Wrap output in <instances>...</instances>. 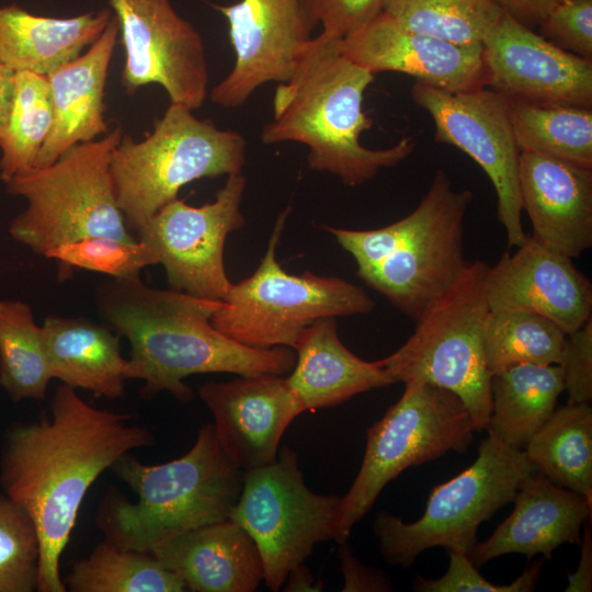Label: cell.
Wrapping results in <instances>:
<instances>
[{
	"mask_svg": "<svg viewBox=\"0 0 592 592\" xmlns=\"http://www.w3.org/2000/svg\"><path fill=\"white\" fill-rule=\"evenodd\" d=\"M153 442L151 431L133 423L130 414L95 408L65 384L55 390L50 419L8 431L0 482L36 527L37 591H67L60 556L89 488L122 456Z\"/></svg>",
	"mask_w": 592,
	"mask_h": 592,
	"instance_id": "6da1fadb",
	"label": "cell"
},
{
	"mask_svg": "<svg viewBox=\"0 0 592 592\" xmlns=\"http://www.w3.org/2000/svg\"><path fill=\"white\" fill-rule=\"evenodd\" d=\"M95 300L103 320L128 340L129 379L144 382V396L168 391L187 403L191 375H286L296 362L291 348H249L218 331L210 319L221 300L150 287L139 276L102 283Z\"/></svg>",
	"mask_w": 592,
	"mask_h": 592,
	"instance_id": "7a4b0ae2",
	"label": "cell"
},
{
	"mask_svg": "<svg viewBox=\"0 0 592 592\" xmlns=\"http://www.w3.org/2000/svg\"><path fill=\"white\" fill-rule=\"evenodd\" d=\"M374 77L341 53L338 38L312 37L291 79L275 89L273 119L262 128L261 141L304 144L310 169L334 174L348 186L368 182L414 149L411 136L385 149L361 144L362 133L373 125L363 96Z\"/></svg>",
	"mask_w": 592,
	"mask_h": 592,
	"instance_id": "3957f363",
	"label": "cell"
},
{
	"mask_svg": "<svg viewBox=\"0 0 592 592\" xmlns=\"http://www.w3.org/2000/svg\"><path fill=\"white\" fill-rule=\"evenodd\" d=\"M137 496L136 502L109 490L96 525L104 539L124 549L151 553L190 530L229 519L242 488L243 471L221 449L212 423L181 457L158 465L130 453L111 467Z\"/></svg>",
	"mask_w": 592,
	"mask_h": 592,
	"instance_id": "277c9868",
	"label": "cell"
},
{
	"mask_svg": "<svg viewBox=\"0 0 592 592\" xmlns=\"http://www.w3.org/2000/svg\"><path fill=\"white\" fill-rule=\"evenodd\" d=\"M122 137L117 126L99 139L71 147L53 163L27 169L4 183L10 194L27 203L12 219L10 236L44 257L87 237L137 240L118 207L110 171Z\"/></svg>",
	"mask_w": 592,
	"mask_h": 592,
	"instance_id": "5b68a950",
	"label": "cell"
},
{
	"mask_svg": "<svg viewBox=\"0 0 592 592\" xmlns=\"http://www.w3.org/2000/svg\"><path fill=\"white\" fill-rule=\"evenodd\" d=\"M244 163L246 139L240 133L220 129L170 102L144 140L123 135L110 171L125 224L137 234L185 184L239 173Z\"/></svg>",
	"mask_w": 592,
	"mask_h": 592,
	"instance_id": "8992f818",
	"label": "cell"
},
{
	"mask_svg": "<svg viewBox=\"0 0 592 592\" xmlns=\"http://www.w3.org/2000/svg\"><path fill=\"white\" fill-rule=\"evenodd\" d=\"M488 267L481 260L467 262L456 280L422 311L408 340L378 360L395 383L419 380L457 395L477 432L487 429L491 413V375L483 345L490 311Z\"/></svg>",
	"mask_w": 592,
	"mask_h": 592,
	"instance_id": "52a82bcc",
	"label": "cell"
},
{
	"mask_svg": "<svg viewBox=\"0 0 592 592\" xmlns=\"http://www.w3.org/2000/svg\"><path fill=\"white\" fill-rule=\"evenodd\" d=\"M291 207L277 217L254 273L232 284L212 316L213 326L242 345L294 350L303 331L321 318L366 315L375 303L360 286L308 271L289 274L276 259Z\"/></svg>",
	"mask_w": 592,
	"mask_h": 592,
	"instance_id": "ba28073f",
	"label": "cell"
},
{
	"mask_svg": "<svg viewBox=\"0 0 592 592\" xmlns=\"http://www.w3.org/2000/svg\"><path fill=\"white\" fill-rule=\"evenodd\" d=\"M537 473L524 449H515L488 434L476 460L431 491L422 516L406 523L380 511L373 531L387 563L410 567L426 549L444 547L469 554L479 525L513 502L517 490Z\"/></svg>",
	"mask_w": 592,
	"mask_h": 592,
	"instance_id": "9c48e42d",
	"label": "cell"
},
{
	"mask_svg": "<svg viewBox=\"0 0 592 592\" xmlns=\"http://www.w3.org/2000/svg\"><path fill=\"white\" fill-rule=\"evenodd\" d=\"M475 431L457 395L424 382L406 383L399 400L366 431L360 470L340 497L333 540H348L383 489L405 469L448 452H466Z\"/></svg>",
	"mask_w": 592,
	"mask_h": 592,
	"instance_id": "30bf717a",
	"label": "cell"
},
{
	"mask_svg": "<svg viewBox=\"0 0 592 592\" xmlns=\"http://www.w3.org/2000/svg\"><path fill=\"white\" fill-rule=\"evenodd\" d=\"M340 497L311 491L289 446L270 465L243 471L240 496L229 520L254 540L263 565V581L283 588L289 571L332 539Z\"/></svg>",
	"mask_w": 592,
	"mask_h": 592,
	"instance_id": "8fae6325",
	"label": "cell"
},
{
	"mask_svg": "<svg viewBox=\"0 0 592 592\" xmlns=\"http://www.w3.org/2000/svg\"><path fill=\"white\" fill-rule=\"evenodd\" d=\"M473 200L469 190H454L447 173L437 170L412 210L413 224L405 238L383 261L356 275L417 320L467 263L464 223Z\"/></svg>",
	"mask_w": 592,
	"mask_h": 592,
	"instance_id": "7c38bea8",
	"label": "cell"
},
{
	"mask_svg": "<svg viewBox=\"0 0 592 592\" xmlns=\"http://www.w3.org/2000/svg\"><path fill=\"white\" fill-rule=\"evenodd\" d=\"M411 98L431 115L435 141L457 147L486 172L497 193V215L508 246H521L527 237L521 220V151L514 138L508 99L485 87L448 92L420 81L412 86Z\"/></svg>",
	"mask_w": 592,
	"mask_h": 592,
	"instance_id": "4fadbf2b",
	"label": "cell"
},
{
	"mask_svg": "<svg viewBox=\"0 0 592 592\" xmlns=\"http://www.w3.org/2000/svg\"><path fill=\"white\" fill-rule=\"evenodd\" d=\"M247 185L242 172L227 175L212 203L195 207L175 198L158 210L136 238L157 255L170 288L224 300L232 283L225 267L230 232L244 226L240 204Z\"/></svg>",
	"mask_w": 592,
	"mask_h": 592,
	"instance_id": "5bb4252c",
	"label": "cell"
},
{
	"mask_svg": "<svg viewBox=\"0 0 592 592\" xmlns=\"http://www.w3.org/2000/svg\"><path fill=\"white\" fill-rule=\"evenodd\" d=\"M119 25L125 62L121 82L127 94L159 84L170 102L200 109L209 72L203 38L170 0H109Z\"/></svg>",
	"mask_w": 592,
	"mask_h": 592,
	"instance_id": "9a60e30c",
	"label": "cell"
},
{
	"mask_svg": "<svg viewBox=\"0 0 592 592\" xmlns=\"http://www.w3.org/2000/svg\"><path fill=\"white\" fill-rule=\"evenodd\" d=\"M229 25L231 71L210 90L213 103L235 109L261 86L286 82L318 24L308 0H240L223 5L203 0Z\"/></svg>",
	"mask_w": 592,
	"mask_h": 592,
	"instance_id": "2e32d148",
	"label": "cell"
},
{
	"mask_svg": "<svg viewBox=\"0 0 592 592\" xmlns=\"http://www.w3.org/2000/svg\"><path fill=\"white\" fill-rule=\"evenodd\" d=\"M486 86L510 101L592 107V60L503 13L482 42Z\"/></svg>",
	"mask_w": 592,
	"mask_h": 592,
	"instance_id": "e0dca14e",
	"label": "cell"
},
{
	"mask_svg": "<svg viewBox=\"0 0 592 592\" xmlns=\"http://www.w3.org/2000/svg\"><path fill=\"white\" fill-rule=\"evenodd\" d=\"M198 396L213 414L221 449L242 471L274 463L285 431L306 411L286 377L272 373L207 382Z\"/></svg>",
	"mask_w": 592,
	"mask_h": 592,
	"instance_id": "ac0fdd59",
	"label": "cell"
},
{
	"mask_svg": "<svg viewBox=\"0 0 592 592\" xmlns=\"http://www.w3.org/2000/svg\"><path fill=\"white\" fill-rule=\"evenodd\" d=\"M339 47L373 75L401 72L448 92L486 87L482 45L463 46L411 31L385 11L360 32L339 39Z\"/></svg>",
	"mask_w": 592,
	"mask_h": 592,
	"instance_id": "d6986e66",
	"label": "cell"
},
{
	"mask_svg": "<svg viewBox=\"0 0 592 592\" xmlns=\"http://www.w3.org/2000/svg\"><path fill=\"white\" fill-rule=\"evenodd\" d=\"M514 253L504 252L486 275L490 310L539 314L569 334L592 317V285L572 259L527 236Z\"/></svg>",
	"mask_w": 592,
	"mask_h": 592,
	"instance_id": "ffe728a7",
	"label": "cell"
},
{
	"mask_svg": "<svg viewBox=\"0 0 592 592\" xmlns=\"http://www.w3.org/2000/svg\"><path fill=\"white\" fill-rule=\"evenodd\" d=\"M519 182L532 239L571 259L592 246V169L521 152Z\"/></svg>",
	"mask_w": 592,
	"mask_h": 592,
	"instance_id": "44dd1931",
	"label": "cell"
},
{
	"mask_svg": "<svg viewBox=\"0 0 592 592\" xmlns=\"http://www.w3.org/2000/svg\"><path fill=\"white\" fill-rule=\"evenodd\" d=\"M512 513L468 556L476 567L506 554L551 559L562 544H577L591 517L592 503L583 496L559 487L538 473L517 490Z\"/></svg>",
	"mask_w": 592,
	"mask_h": 592,
	"instance_id": "7402d4cb",
	"label": "cell"
},
{
	"mask_svg": "<svg viewBox=\"0 0 592 592\" xmlns=\"http://www.w3.org/2000/svg\"><path fill=\"white\" fill-rule=\"evenodd\" d=\"M119 36L114 14L86 53L47 75L54 119L34 167H46L71 147L110 132L104 117V89Z\"/></svg>",
	"mask_w": 592,
	"mask_h": 592,
	"instance_id": "603a6c76",
	"label": "cell"
},
{
	"mask_svg": "<svg viewBox=\"0 0 592 592\" xmlns=\"http://www.w3.org/2000/svg\"><path fill=\"white\" fill-rule=\"evenodd\" d=\"M151 554L193 592H254L264 578L254 540L229 519L181 533Z\"/></svg>",
	"mask_w": 592,
	"mask_h": 592,
	"instance_id": "cb8c5ba5",
	"label": "cell"
},
{
	"mask_svg": "<svg viewBox=\"0 0 592 592\" xmlns=\"http://www.w3.org/2000/svg\"><path fill=\"white\" fill-rule=\"evenodd\" d=\"M296 362L286 382L305 410L330 408L348 399L396 384L379 361L368 362L340 340L337 318H321L300 334Z\"/></svg>",
	"mask_w": 592,
	"mask_h": 592,
	"instance_id": "d4e9b609",
	"label": "cell"
},
{
	"mask_svg": "<svg viewBox=\"0 0 592 592\" xmlns=\"http://www.w3.org/2000/svg\"><path fill=\"white\" fill-rule=\"evenodd\" d=\"M53 378L95 397L118 399L129 379L119 335L86 318L48 316L42 325Z\"/></svg>",
	"mask_w": 592,
	"mask_h": 592,
	"instance_id": "484cf974",
	"label": "cell"
},
{
	"mask_svg": "<svg viewBox=\"0 0 592 592\" xmlns=\"http://www.w3.org/2000/svg\"><path fill=\"white\" fill-rule=\"evenodd\" d=\"M112 14L104 8L53 18L34 14L16 3L0 5V64L15 72L47 76L94 43Z\"/></svg>",
	"mask_w": 592,
	"mask_h": 592,
	"instance_id": "4316f807",
	"label": "cell"
},
{
	"mask_svg": "<svg viewBox=\"0 0 592 592\" xmlns=\"http://www.w3.org/2000/svg\"><path fill=\"white\" fill-rule=\"evenodd\" d=\"M565 391L559 364L522 363L491 375V413L488 434L524 449L555 410Z\"/></svg>",
	"mask_w": 592,
	"mask_h": 592,
	"instance_id": "83f0119b",
	"label": "cell"
},
{
	"mask_svg": "<svg viewBox=\"0 0 592 592\" xmlns=\"http://www.w3.org/2000/svg\"><path fill=\"white\" fill-rule=\"evenodd\" d=\"M537 473L592 503V408L570 403L554 410L524 448Z\"/></svg>",
	"mask_w": 592,
	"mask_h": 592,
	"instance_id": "f1b7e54d",
	"label": "cell"
},
{
	"mask_svg": "<svg viewBox=\"0 0 592 592\" xmlns=\"http://www.w3.org/2000/svg\"><path fill=\"white\" fill-rule=\"evenodd\" d=\"M508 101L521 152L592 169V107Z\"/></svg>",
	"mask_w": 592,
	"mask_h": 592,
	"instance_id": "f546056e",
	"label": "cell"
},
{
	"mask_svg": "<svg viewBox=\"0 0 592 592\" xmlns=\"http://www.w3.org/2000/svg\"><path fill=\"white\" fill-rule=\"evenodd\" d=\"M52 379L42 326L32 307L0 299V386L15 402L44 399Z\"/></svg>",
	"mask_w": 592,
	"mask_h": 592,
	"instance_id": "4dcf8cb0",
	"label": "cell"
},
{
	"mask_svg": "<svg viewBox=\"0 0 592 592\" xmlns=\"http://www.w3.org/2000/svg\"><path fill=\"white\" fill-rule=\"evenodd\" d=\"M70 592H183V581L151 553L121 548L107 540L73 562L62 579Z\"/></svg>",
	"mask_w": 592,
	"mask_h": 592,
	"instance_id": "1f68e13d",
	"label": "cell"
},
{
	"mask_svg": "<svg viewBox=\"0 0 592 592\" xmlns=\"http://www.w3.org/2000/svg\"><path fill=\"white\" fill-rule=\"evenodd\" d=\"M566 333L553 320L522 309L490 310L483 335L490 375L512 365L559 364Z\"/></svg>",
	"mask_w": 592,
	"mask_h": 592,
	"instance_id": "d6a6232c",
	"label": "cell"
},
{
	"mask_svg": "<svg viewBox=\"0 0 592 592\" xmlns=\"http://www.w3.org/2000/svg\"><path fill=\"white\" fill-rule=\"evenodd\" d=\"M54 119L52 92L47 76L31 71L15 72L13 102L0 140V180L34 167Z\"/></svg>",
	"mask_w": 592,
	"mask_h": 592,
	"instance_id": "836d02e7",
	"label": "cell"
},
{
	"mask_svg": "<svg viewBox=\"0 0 592 592\" xmlns=\"http://www.w3.org/2000/svg\"><path fill=\"white\" fill-rule=\"evenodd\" d=\"M405 27L457 45H482L504 13L492 0H385Z\"/></svg>",
	"mask_w": 592,
	"mask_h": 592,
	"instance_id": "e575fe53",
	"label": "cell"
},
{
	"mask_svg": "<svg viewBox=\"0 0 592 592\" xmlns=\"http://www.w3.org/2000/svg\"><path fill=\"white\" fill-rule=\"evenodd\" d=\"M39 556V538L32 519L0 493V592L37 590Z\"/></svg>",
	"mask_w": 592,
	"mask_h": 592,
	"instance_id": "d590c367",
	"label": "cell"
},
{
	"mask_svg": "<svg viewBox=\"0 0 592 592\" xmlns=\"http://www.w3.org/2000/svg\"><path fill=\"white\" fill-rule=\"evenodd\" d=\"M46 258L104 273L115 280L139 276L144 267L159 264L155 252L138 239L124 241L107 236L87 237L58 246L48 251Z\"/></svg>",
	"mask_w": 592,
	"mask_h": 592,
	"instance_id": "8d00e7d4",
	"label": "cell"
},
{
	"mask_svg": "<svg viewBox=\"0 0 592 592\" xmlns=\"http://www.w3.org/2000/svg\"><path fill=\"white\" fill-rule=\"evenodd\" d=\"M448 567L440 578L417 577L413 590L418 592H530L536 587L544 558L527 567L509 584H494L485 579L460 549H448Z\"/></svg>",
	"mask_w": 592,
	"mask_h": 592,
	"instance_id": "74e56055",
	"label": "cell"
},
{
	"mask_svg": "<svg viewBox=\"0 0 592 592\" xmlns=\"http://www.w3.org/2000/svg\"><path fill=\"white\" fill-rule=\"evenodd\" d=\"M536 29L555 46L592 60V0H561Z\"/></svg>",
	"mask_w": 592,
	"mask_h": 592,
	"instance_id": "f35d334b",
	"label": "cell"
},
{
	"mask_svg": "<svg viewBox=\"0 0 592 592\" xmlns=\"http://www.w3.org/2000/svg\"><path fill=\"white\" fill-rule=\"evenodd\" d=\"M570 403H590L592 399V317L566 335L559 363Z\"/></svg>",
	"mask_w": 592,
	"mask_h": 592,
	"instance_id": "ab89813d",
	"label": "cell"
},
{
	"mask_svg": "<svg viewBox=\"0 0 592 592\" xmlns=\"http://www.w3.org/2000/svg\"><path fill=\"white\" fill-rule=\"evenodd\" d=\"M385 0H314V15L325 35L343 39L375 20Z\"/></svg>",
	"mask_w": 592,
	"mask_h": 592,
	"instance_id": "60d3db41",
	"label": "cell"
},
{
	"mask_svg": "<svg viewBox=\"0 0 592 592\" xmlns=\"http://www.w3.org/2000/svg\"><path fill=\"white\" fill-rule=\"evenodd\" d=\"M337 556L343 576L342 592H386L392 590L389 578L379 569L363 563L348 540L339 543Z\"/></svg>",
	"mask_w": 592,
	"mask_h": 592,
	"instance_id": "b9f144b4",
	"label": "cell"
},
{
	"mask_svg": "<svg viewBox=\"0 0 592 592\" xmlns=\"http://www.w3.org/2000/svg\"><path fill=\"white\" fill-rule=\"evenodd\" d=\"M504 13L534 29L561 0H492Z\"/></svg>",
	"mask_w": 592,
	"mask_h": 592,
	"instance_id": "7bdbcfd3",
	"label": "cell"
},
{
	"mask_svg": "<svg viewBox=\"0 0 592 592\" xmlns=\"http://www.w3.org/2000/svg\"><path fill=\"white\" fill-rule=\"evenodd\" d=\"M580 559L577 570L568 576L566 592H590L592 588V539L590 524L583 525Z\"/></svg>",
	"mask_w": 592,
	"mask_h": 592,
	"instance_id": "ee69618b",
	"label": "cell"
},
{
	"mask_svg": "<svg viewBox=\"0 0 592 592\" xmlns=\"http://www.w3.org/2000/svg\"><path fill=\"white\" fill-rule=\"evenodd\" d=\"M15 88V71L0 64V140L7 126Z\"/></svg>",
	"mask_w": 592,
	"mask_h": 592,
	"instance_id": "f6af8a7d",
	"label": "cell"
},
{
	"mask_svg": "<svg viewBox=\"0 0 592 592\" xmlns=\"http://www.w3.org/2000/svg\"><path fill=\"white\" fill-rule=\"evenodd\" d=\"M322 581L315 579L310 570L299 563L294 567L283 585V590L287 592H319L323 590Z\"/></svg>",
	"mask_w": 592,
	"mask_h": 592,
	"instance_id": "bcb514c9",
	"label": "cell"
},
{
	"mask_svg": "<svg viewBox=\"0 0 592 592\" xmlns=\"http://www.w3.org/2000/svg\"><path fill=\"white\" fill-rule=\"evenodd\" d=\"M310 5H311V9H312V12H314V0H308Z\"/></svg>",
	"mask_w": 592,
	"mask_h": 592,
	"instance_id": "7dc6e473",
	"label": "cell"
}]
</instances>
